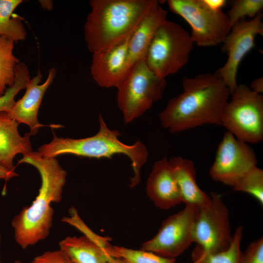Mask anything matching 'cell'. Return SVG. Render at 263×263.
I'll return each mask as SVG.
<instances>
[{"mask_svg": "<svg viewBox=\"0 0 263 263\" xmlns=\"http://www.w3.org/2000/svg\"><path fill=\"white\" fill-rule=\"evenodd\" d=\"M182 87L159 114L163 128L175 133L204 124L221 125L230 93L215 72L184 77Z\"/></svg>", "mask_w": 263, "mask_h": 263, "instance_id": "obj_1", "label": "cell"}, {"mask_svg": "<svg viewBox=\"0 0 263 263\" xmlns=\"http://www.w3.org/2000/svg\"><path fill=\"white\" fill-rule=\"evenodd\" d=\"M27 163L35 167L41 180L38 194L29 206L24 207L11 223L14 238L23 249L36 244L49 234L53 225L54 210L52 203L62 199L67 172L56 157H46L38 151H32L23 155L19 164Z\"/></svg>", "mask_w": 263, "mask_h": 263, "instance_id": "obj_2", "label": "cell"}, {"mask_svg": "<svg viewBox=\"0 0 263 263\" xmlns=\"http://www.w3.org/2000/svg\"><path fill=\"white\" fill-rule=\"evenodd\" d=\"M158 2L156 0H91L84 25L85 40L92 54L107 51L134 31Z\"/></svg>", "mask_w": 263, "mask_h": 263, "instance_id": "obj_3", "label": "cell"}, {"mask_svg": "<svg viewBox=\"0 0 263 263\" xmlns=\"http://www.w3.org/2000/svg\"><path fill=\"white\" fill-rule=\"evenodd\" d=\"M98 119L99 128L95 135L84 138L73 139L58 137L54 133L52 140L40 146L38 152L46 157L70 154L109 159L115 154H124L130 159L134 174L130 180L129 187H134L140 182V170L148 157L147 147L139 140L131 145L121 142L118 138L120 132L109 129L100 114Z\"/></svg>", "mask_w": 263, "mask_h": 263, "instance_id": "obj_4", "label": "cell"}, {"mask_svg": "<svg viewBox=\"0 0 263 263\" xmlns=\"http://www.w3.org/2000/svg\"><path fill=\"white\" fill-rule=\"evenodd\" d=\"M194 43L190 35L179 24L166 19L159 26L145 60L159 77L176 73L188 62Z\"/></svg>", "mask_w": 263, "mask_h": 263, "instance_id": "obj_5", "label": "cell"}, {"mask_svg": "<svg viewBox=\"0 0 263 263\" xmlns=\"http://www.w3.org/2000/svg\"><path fill=\"white\" fill-rule=\"evenodd\" d=\"M166 86L165 78L154 73L145 59L136 62L117 94V104L125 123H130L149 110L161 98Z\"/></svg>", "mask_w": 263, "mask_h": 263, "instance_id": "obj_6", "label": "cell"}, {"mask_svg": "<svg viewBox=\"0 0 263 263\" xmlns=\"http://www.w3.org/2000/svg\"><path fill=\"white\" fill-rule=\"evenodd\" d=\"M224 110L221 125L247 144L263 139V97L244 84L238 85Z\"/></svg>", "mask_w": 263, "mask_h": 263, "instance_id": "obj_7", "label": "cell"}, {"mask_svg": "<svg viewBox=\"0 0 263 263\" xmlns=\"http://www.w3.org/2000/svg\"><path fill=\"white\" fill-rule=\"evenodd\" d=\"M167 2L172 12L189 24L192 40L198 46L222 43L231 29L226 14L209 8L204 0H168Z\"/></svg>", "mask_w": 263, "mask_h": 263, "instance_id": "obj_8", "label": "cell"}, {"mask_svg": "<svg viewBox=\"0 0 263 263\" xmlns=\"http://www.w3.org/2000/svg\"><path fill=\"white\" fill-rule=\"evenodd\" d=\"M208 205L199 207L193 230V242L196 246L209 253H217L227 249L233 236L229 213L221 196L210 194Z\"/></svg>", "mask_w": 263, "mask_h": 263, "instance_id": "obj_9", "label": "cell"}, {"mask_svg": "<svg viewBox=\"0 0 263 263\" xmlns=\"http://www.w3.org/2000/svg\"><path fill=\"white\" fill-rule=\"evenodd\" d=\"M198 210L196 206L185 205L181 211L167 218L157 234L143 243L140 249L175 259L193 243V230Z\"/></svg>", "mask_w": 263, "mask_h": 263, "instance_id": "obj_10", "label": "cell"}, {"mask_svg": "<svg viewBox=\"0 0 263 263\" xmlns=\"http://www.w3.org/2000/svg\"><path fill=\"white\" fill-rule=\"evenodd\" d=\"M263 15L258 14L250 20L243 19L235 23L222 42L221 50L227 59L215 73L228 88L230 95L238 84L237 75L240 64L254 47L256 37L263 36Z\"/></svg>", "mask_w": 263, "mask_h": 263, "instance_id": "obj_11", "label": "cell"}, {"mask_svg": "<svg viewBox=\"0 0 263 263\" xmlns=\"http://www.w3.org/2000/svg\"><path fill=\"white\" fill-rule=\"evenodd\" d=\"M257 164L255 152L248 144L226 131L218 147L209 175L214 181L233 188Z\"/></svg>", "mask_w": 263, "mask_h": 263, "instance_id": "obj_12", "label": "cell"}, {"mask_svg": "<svg viewBox=\"0 0 263 263\" xmlns=\"http://www.w3.org/2000/svg\"><path fill=\"white\" fill-rule=\"evenodd\" d=\"M130 37L105 52L93 54L92 76L100 87L119 89L130 71L127 61Z\"/></svg>", "mask_w": 263, "mask_h": 263, "instance_id": "obj_13", "label": "cell"}, {"mask_svg": "<svg viewBox=\"0 0 263 263\" xmlns=\"http://www.w3.org/2000/svg\"><path fill=\"white\" fill-rule=\"evenodd\" d=\"M56 74L55 68L49 69L45 81L40 84L42 75L38 72L34 78L29 80L23 96L16 101L7 112L9 115L19 124H24L29 127L30 135L37 134L39 129L44 126L38 121V111L43 95L53 82Z\"/></svg>", "mask_w": 263, "mask_h": 263, "instance_id": "obj_14", "label": "cell"}, {"mask_svg": "<svg viewBox=\"0 0 263 263\" xmlns=\"http://www.w3.org/2000/svg\"><path fill=\"white\" fill-rule=\"evenodd\" d=\"M146 192L155 206L162 209L167 210L182 203L178 185L167 157L154 164L147 180Z\"/></svg>", "mask_w": 263, "mask_h": 263, "instance_id": "obj_15", "label": "cell"}, {"mask_svg": "<svg viewBox=\"0 0 263 263\" xmlns=\"http://www.w3.org/2000/svg\"><path fill=\"white\" fill-rule=\"evenodd\" d=\"M167 12L159 2L141 20L130 36L127 61L131 69L140 60L145 59L150 45L159 26L167 19Z\"/></svg>", "mask_w": 263, "mask_h": 263, "instance_id": "obj_16", "label": "cell"}, {"mask_svg": "<svg viewBox=\"0 0 263 263\" xmlns=\"http://www.w3.org/2000/svg\"><path fill=\"white\" fill-rule=\"evenodd\" d=\"M169 161L181 194L182 203L198 207L209 204L211 196L197 184L193 163L181 156L173 157Z\"/></svg>", "mask_w": 263, "mask_h": 263, "instance_id": "obj_17", "label": "cell"}, {"mask_svg": "<svg viewBox=\"0 0 263 263\" xmlns=\"http://www.w3.org/2000/svg\"><path fill=\"white\" fill-rule=\"evenodd\" d=\"M19 124L7 112L0 113V163L12 169H15L13 160L16 155L33 151L30 134L21 136Z\"/></svg>", "mask_w": 263, "mask_h": 263, "instance_id": "obj_18", "label": "cell"}, {"mask_svg": "<svg viewBox=\"0 0 263 263\" xmlns=\"http://www.w3.org/2000/svg\"><path fill=\"white\" fill-rule=\"evenodd\" d=\"M59 246L75 263H108L105 249L85 235L67 237Z\"/></svg>", "mask_w": 263, "mask_h": 263, "instance_id": "obj_19", "label": "cell"}, {"mask_svg": "<svg viewBox=\"0 0 263 263\" xmlns=\"http://www.w3.org/2000/svg\"><path fill=\"white\" fill-rule=\"evenodd\" d=\"M23 1L22 0H0V37L16 42L25 39L26 32L21 18L13 15L15 9Z\"/></svg>", "mask_w": 263, "mask_h": 263, "instance_id": "obj_20", "label": "cell"}, {"mask_svg": "<svg viewBox=\"0 0 263 263\" xmlns=\"http://www.w3.org/2000/svg\"><path fill=\"white\" fill-rule=\"evenodd\" d=\"M243 231V226H238L234 233L230 246L222 252L209 253L196 246L191 253V263H241Z\"/></svg>", "mask_w": 263, "mask_h": 263, "instance_id": "obj_21", "label": "cell"}, {"mask_svg": "<svg viewBox=\"0 0 263 263\" xmlns=\"http://www.w3.org/2000/svg\"><path fill=\"white\" fill-rule=\"evenodd\" d=\"M14 43L10 39L0 37V96L15 81V68L19 60L13 54Z\"/></svg>", "mask_w": 263, "mask_h": 263, "instance_id": "obj_22", "label": "cell"}, {"mask_svg": "<svg viewBox=\"0 0 263 263\" xmlns=\"http://www.w3.org/2000/svg\"><path fill=\"white\" fill-rule=\"evenodd\" d=\"M108 241L102 246L111 256L120 258L128 263H175V259L165 258L153 252L113 246Z\"/></svg>", "mask_w": 263, "mask_h": 263, "instance_id": "obj_23", "label": "cell"}, {"mask_svg": "<svg viewBox=\"0 0 263 263\" xmlns=\"http://www.w3.org/2000/svg\"><path fill=\"white\" fill-rule=\"evenodd\" d=\"M31 79L28 67L24 63H18L15 68V81L8 87L4 94L0 96V113L8 112L15 102V97L19 92L25 89Z\"/></svg>", "mask_w": 263, "mask_h": 263, "instance_id": "obj_24", "label": "cell"}, {"mask_svg": "<svg viewBox=\"0 0 263 263\" xmlns=\"http://www.w3.org/2000/svg\"><path fill=\"white\" fill-rule=\"evenodd\" d=\"M233 190L248 193L263 205V170L257 166L245 173L232 188Z\"/></svg>", "mask_w": 263, "mask_h": 263, "instance_id": "obj_25", "label": "cell"}, {"mask_svg": "<svg viewBox=\"0 0 263 263\" xmlns=\"http://www.w3.org/2000/svg\"><path fill=\"white\" fill-rule=\"evenodd\" d=\"M230 9L226 14L231 28L245 17L254 18L263 8V0H234L231 2Z\"/></svg>", "mask_w": 263, "mask_h": 263, "instance_id": "obj_26", "label": "cell"}, {"mask_svg": "<svg viewBox=\"0 0 263 263\" xmlns=\"http://www.w3.org/2000/svg\"><path fill=\"white\" fill-rule=\"evenodd\" d=\"M241 263H263V238L251 242L242 252Z\"/></svg>", "mask_w": 263, "mask_h": 263, "instance_id": "obj_27", "label": "cell"}, {"mask_svg": "<svg viewBox=\"0 0 263 263\" xmlns=\"http://www.w3.org/2000/svg\"><path fill=\"white\" fill-rule=\"evenodd\" d=\"M30 263H75L70 257L59 249L47 251L36 257Z\"/></svg>", "mask_w": 263, "mask_h": 263, "instance_id": "obj_28", "label": "cell"}, {"mask_svg": "<svg viewBox=\"0 0 263 263\" xmlns=\"http://www.w3.org/2000/svg\"><path fill=\"white\" fill-rule=\"evenodd\" d=\"M18 175L15 169H10L0 163V179L7 181Z\"/></svg>", "mask_w": 263, "mask_h": 263, "instance_id": "obj_29", "label": "cell"}, {"mask_svg": "<svg viewBox=\"0 0 263 263\" xmlns=\"http://www.w3.org/2000/svg\"><path fill=\"white\" fill-rule=\"evenodd\" d=\"M205 3L210 8L219 10L225 6L227 1L225 0H204Z\"/></svg>", "mask_w": 263, "mask_h": 263, "instance_id": "obj_30", "label": "cell"}, {"mask_svg": "<svg viewBox=\"0 0 263 263\" xmlns=\"http://www.w3.org/2000/svg\"><path fill=\"white\" fill-rule=\"evenodd\" d=\"M250 89L253 92L261 94L263 92V78H258L252 81Z\"/></svg>", "mask_w": 263, "mask_h": 263, "instance_id": "obj_31", "label": "cell"}, {"mask_svg": "<svg viewBox=\"0 0 263 263\" xmlns=\"http://www.w3.org/2000/svg\"><path fill=\"white\" fill-rule=\"evenodd\" d=\"M107 259L108 263H128L127 261L122 258L114 257L110 255L107 252Z\"/></svg>", "mask_w": 263, "mask_h": 263, "instance_id": "obj_32", "label": "cell"}, {"mask_svg": "<svg viewBox=\"0 0 263 263\" xmlns=\"http://www.w3.org/2000/svg\"><path fill=\"white\" fill-rule=\"evenodd\" d=\"M39 2L42 7L47 10L53 8V3L51 0H39Z\"/></svg>", "mask_w": 263, "mask_h": 263, "instance_id": "obj_33", "label": "cell"}, {"mask_svg": "<svg viewBox=\"0 0 263 263\" xmlns=\"http://www.w3.org/2000/svg\"><path fill=\"white\" fill-rule=\"evenodd\" d=\"M14 263H23L19 261H16Z\"/></svg>", "mask_w": 263, "mask_h": 263, "instance_id": "obj_34", "label": "cell"}, {"mask_svg": "<svg viewBox=\"0 0 263 263\" xmlns=\"http://www.w3.org/2000/svg\"></svg>", "mask_w": 263, "mask_h": 263, "instance_id": "obj_35", "label": "cell"}]
</instances>
